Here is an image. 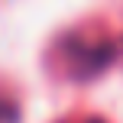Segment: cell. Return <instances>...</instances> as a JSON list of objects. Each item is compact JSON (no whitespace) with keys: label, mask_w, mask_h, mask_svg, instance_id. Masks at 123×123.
I'll use <instances>...</instances> for the list:
<instances>
[{"label":"cell","mask_w":123,"mask_h":123,"mask_svg":"<svg viewBox=\"0 0 123 123\" xmlns=\"http://www.w3.org/2000/svg\"><path fill=\"white\" fill-rule=\"evenodd\" d=\"M81 123H100V120H81Z\"/></svg>","instance_id":"3"},{"label":"cell","mask_w":123,"mask_h":123,"mask_svg":"<svg viewBox=\"0 0 123 123\" xmlns=\"http://www.w3.org/2000/svg\"><path fill=\"white\" fill-rule=\"evenodd\" d=\"M62 58L74 78H91L113 62V42L104 36H71L65 39Z\"/></svg>","instance_id":"1"},{"label":"cell","mask_w":123,"mask_h":123,"mask_svg":"<svg viewBox=\"0 0 123 123\" xmlns=\"http://www.w3.org/2000/svg\"><path fill=\"white\" fill-rule=\"evenodd\" d=\"M13 120H16V107L0 97V123H13Z\"/></svg>","instance_id":"2"}]
</instances>
